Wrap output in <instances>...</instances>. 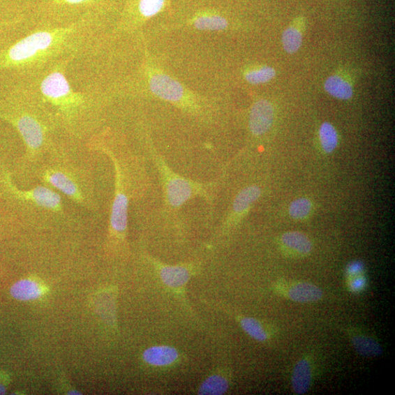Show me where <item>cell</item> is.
I'll return each mask as SVG.
<instances>
[{
    "instance_id": "d6986e66",
    "label": "cell",
    "mask_w": 395,
    "mask_h": 395,
    "mask_svg": "<svg viewBox=\"0 0 395 395\" xmlns=\"http://www.w3.org/2000/svg\"><path fill=\"white\" fill-rule=\"evenodd\" d=\"M276 77V69L267 66L252 67L244 72L245 80L252 85L268 83L274 80Z\"/></svg>"
},
{
    "instance_id": "f1b7e54d",
    "label": "cell",
    "mask_w": 395,
    "mask_h": 395,
    "mask_svg": "<svg viewBox=\"0 0 395 395\" xmlns=\"http://www.w3.org/2000/svg\"><path fill=\"white\" fill-rule=\"evenodd\" d=\"M28 1L30 3V4L34 3L35 1H36V0H28Z\"/></svg>"
},
{
    "instance_id": "7402d4cb",
    "label": "cell",
    "mask_w": 395,
    "mask_h": 395,
    "mask_svg": "<svg viewBox=\"0 0 395 395\" xmlns=\"http://www.w3.org/2000/svg\"><path fill=\"white\" fill-rule=\"evenodd\" d=\"M32 197L38 205L50 209L57 208L61 202L60 197L57 193L43 187L34 189Z\"/></svg>"
},
{
    "instance_id": "52a82bcc",
    "label": "cell",
    "mask_w": 395,
    "mask_h": 395,
    "mask_svg": "<svg viewBox=\"0 0 395 395\" xmlns=\"http://www.w3.org/2000/svg\"><path fill=\"white\" fill-rule=\"evenodd\" d=\"M117 171L116 193L112 208L111 227L114 232L124 234L128 227V198L125 193L119 174L118 165L115 163Z\"/></svg>"
},
{
    "instance_id": "cb8c5ba5",
    "label": "cell",
    "mask_w": 395,
    "mask_h": 395,
    "mask_svg": "<svg viewBox=\"0 0 395 395\" xmlns=\"http://www.w3.org/2000/svg\"><path fill=\"white\" fill-rule=\"evenodd\" d=\"M240 325L248 336L253 339L264 342L267 340V332L260 322L253 318H244L240 321Z\"/></svg>"
},
{
    "instance_id": "6da1fadb",
    "label": "cell",
    "mask_w": 395,
    "mask_h": 395,
    "mask_svg": "<svg viewBox=\"0 0 395 395\" xmlns=\"http://www.w3.org/2000/svg\"><path fill=\"white\" fill-rule=\"evenodd\" d=\"M103 22L32 25V30L0 54V68L31 77L64 61L79 60L97 50Z\"/></svg>"
},
{
    "instance_id": "ffe728a7",
    "label": "cell",
    "mask_w": 395,
    "mask_h": 395,
    "mask_svg": "<svg viewBox=\"0 0 395 395\" xmlns=\"http://www.w3.org/2000/svg\"><path fill=\"white\" fill-rule=\"evenodd\" d=\"M319 140L326 154H330L335 151L338 145V133L333 125L329 121H325L319 128Z\"/></svg>"
},
{
    "instance_id": "5bb4252c",
    "label": "cell",
    "mask_w": 395,
    "mask_h": 395,
    "mask_svg": "<svg viewBox=\"0 0 395 395\" xmlns=\"http://www.w3.org/2000/svg\"><path fill=\"white\" fill-rule=\"evenodd\" d=\"M312 381V371L309 362L303 359L299 360L295 367L292 375V388L297 394L308 392Z\"/></svg>"
},
{
    "instance_id": "8992f818",
    "label": "cell",
    "mask_w": 395,
    "mask_h": 395,
    "mask_svg": "<svg viewBox=\"0 0 395 395\" xmlns=\"http://www.w3.org/2000/svg\"><path fill=\"white\" fill-rule=\"evenodd\" d=\"M274 105L267 99L257 100L252 105L248 126L251 133L260 137L267 133L275 121Z\"/></svg>"
},
{
    "instance_id": "7a4b0ae2",
    "label": "cell",
    "mask_w": 395,
    "mask_h": 395,
    "mask_svg": "<svg viewBox=\"0 0 395 395\" xmlns=\"http://www.w3.org/2000/svg\"><path fill=\"white\" fill-rule=\"evenodd\" d=\"M73 63L70 60L64 61L24 79L22 88L52 118L54 112L63 119L73 120L79 114L96 107L102 100L98 91L78 92L73 89L67 78L68 68Z\"/></svg>"
},
{
    "instance_id": "277c9868",
    "label": "cell",
    "mask_w": 395,
    "mask_h": 395,
    "mask_svg": "<svg viewBox=\"0 0 395 395\" xmlns=\"http://www.w3.org/2000/svg\"><path fill=\"white\" fill-rule=\"evenodd\" d=\"M145 78L150 92L158 98L171 103L191 113H199L201 105L193 94L177 80L147 61Z\"/></svg>"
},
{
    "instance_id": "2e32d148",
    "label": "cell",
    "mask_w": 395,
    "mask_h": 395,
    "mask_svg": "<svg viewBox=\"0 0 395 395\" xmlns=\"http://www.w3.org/2000/svg\"><path fill=\"white\" fill-rule=\"evenodd\" d=\"M160 274L163 282L172 288L184 286L191 276L189 269L184 266H161Z\"/></svg>"
},
{
    "instance_id": "e0dca14e",
    "label": "cell",
    "mask_w": 395,
    "mask_h": 395,
    "mask_svg": "<svg viewBox=\"0 0 395 395\" xmlns=\"http://www.w3.org/2000/svg\"><path fill=\"white\" fill-rule=\"evenodd\" d=\"M281 241L285 247L301 255H307L313 249L311 241L306 234L301 232H286L283 234Z\"/></svg>"
},
{
    "instance_id": "ac0fdd59",
    "label": "cell",
    "mask_w": 395,
    "mask_h": 395,
    "mask_svg": "<svg viewBox=\"0 0 395 395\" xmlns=\"http://www.w3.org/2000/svg\"><path fill=\"white\" fill-rule=\"evenodd\" d=\"M352 342L357 352L363 357H375L382 355L383 348L376 341L366 336H355Z\"/></svg>"
},
{
    "instance_id": "ba28073f",
    "label": "cell",
    "mask_w": 395,
    "mask_h": 395,
    "mask_svg": "<svg viewBox=\"0 0 395 395\" xmlns=\"http://www.w3.org/2000/svg\"><path fill=\"white\" fill-rule=\"evenodd\" d=\"M262 195V190L257 186H251L243 188L234 198L231 215L226 221L225 226L229 227L239 218L244 216L251 207Z\"/></svg>"
},
{
    "instance_id": "d4e9b609",
    "label": "cell",
    "mask_w": 395,
    "mask_h": 395,
    "mask_svg": "<svg viewBox=\"0 0 395 395\" xmlns=\"http://www.w3.org/2000/svg\"><path fill=\"white\" fill-rule=\"evenodd\" d=\"M313 209L312 202L307 198H299L295 200L290 207V215L296 220L306 218Z\"/></svg>"
},
{
    "instance_id": "484cf974",
    "label": "cell",
    "mask_w": 395,
    "mask_h": 395,
    "mask_svg": "<svg viewBox=\"0 0 395 395\" xmlns=\"http://www.w3.org/2000/svg\"><path fill=\"white\" fill-rule=\"evenodd\" d=\"M367 284V280L366 278L362 276H355L349 283V288L352 292L357 293L362 292L364 288H366Z\"/></svg>"
},
{
    "instance_id": "8fae6325",
    "label": "cell",
    "mask_w": 395,
    "mask_h": 395,
    "mask_svg": "<svg viewBox=\"0 0 395 395\" xmlns=\"http://www.w3.org/2000/svg\"><path fill=\"white\" fill-rule=\"evenodd\" d=\"M177 349L171 346L157 345L150 347L144 352L143 359L151 366L163 367L170 366L178 358Z\"/></svg>"
},
{
    "instance_id": "9c48e42d",
    "label": "cell",
    "mask_w": 395,
    "mask_h": 395,
    "mask_svg": "<svg viewBox=\"0 0 395 395\" xmlns=\"http://www.w3.org/2000/svg\"><path fill=\"white\" fill-rule=\"evenodd\" d=\"M324 88L330 96L341 100H350L355 94L352 80L342 73L329 75L325 82Z\"/></svg>"
},
{
    "instance_id": "9a60e30c",
    "label": "cell",
    "mask_w": 395,
    "mask_h": 395,
    "mask_svg": "<svg viewBox=\"0 0 395 395\" xmlns=\"http://www.w3.org/2000/svg\"><path fill=\"white\" fill-rule=\"evenodd\" d=\"M43 292V287L38 282L29 279L18 281L10 288L11 296L20 301L37 299Z\"/></svg>"
},
{
    "instance_id": "4fadbf2b",
    "label": "cell",
    "mask_w": 395,
    "mask_h": 395,
    "mask_svg": "<svg viewBox=\"0 0 395 395\" xmlns=\"http://www.w3.org/2000/svg\"><path fill=\"white\" fill-rule=\"evenodd\" d=\"M192 24L202 31H223L229 27V22L221 15L204 12L196 15L192 20Z\"/></svg>"
},
{
    "instance_id": "83f0119b",
    "label": "cell",
    "mask_w": 395,
    "mask_h": 395,
    "mask_svg": "<svg viewBox=\"0 0 395 395\" xmlns=\"http://www.w3.org/2000/svg\"><path fill=\"white\" fill-rule=\"evenodd\" d=\"M6 387L1 383H0V394H6Z\"/></svg>"
},
{
    "instance_id": "7c38bea8",
    "label": "cell",
    "mask_w": 395,
    "mask_h": 395,
    "mask_svg": "<svg viewBox=\"0 0 395 395\" xmlns=\"http://www.w3.org/2000/svg\"><path fill=\"white\" fill-rule=\"evenodd\" d=\"M287 296L296 302L309 303L320 300L323 297V292L312 283L301 282L288 288Z\"/></svg>"
},
{
    "instance_id": "603a6c76",
    "label": "cell",
    "mask_w": 395,
    "mask_h": 395,
    "mask_svg": "<svg viewBox=\"0 0 395 395\" xmlns=\"http://www.w3.org/2000/svg\"><path fill=\"white\" fill-rule=\"evenodd\" d=\"M48 181L52 186L68 195L74 196L77 193V186L73 180L63 173L54 172L50 174Z\"/></svg>"
},
{
    "instance_id": "30bf717a",
    "label": "cell",
    "mask_w": 395,
    "mask_h": 395,
    "mask_svg": "<svg viewBox=\"0 0 395 395\" xmlns=\"http://www.w3.org/2000/svg\"><path fill=\"white\" fill-rule=\"evenodd\" d=\"M305 27V19L299 17L296 19L290 26L285 28L282 34V43L286 53L293 54L300 50Z\"/></svg>"
},
{
    "instance_id": "3957f363",
    "label": "cell",
    "mask_w": 395,
    "mask_h": 395,
    "mask_svg": "<svg viewBox=\"0 0 395 395\" xmlns=\"http://www.w3.org/2000/svg\"><path fill=\"white\" fill-rule=\"evenodd\" d=\"M110 0H36L30 4L32 25H66L84 21L103 22Z\"/></svg>"
},
{
    "instance_id": "5b68a950",
    "label": "cell",
    "mask_w": 395,
    "mask_h": 395,
    "mask_svg": "<svg viewBox=\"0 0 395 395\" xmlns=\"http://www.w3.org/2000/svg\"><path fill=\"white\" fill-rule=\"evenodd\" d=\"M156 163L170 209H178L197 196L210 199L207 186L176 174L161 156L156 155Z\"/></svg>"
},
{
    "instance_id": "4316f807",
    "label": "cell",
    "mask_w": 395,
    "mask_h": 395,
    "mask_svg": "<svg viewBox=\"0 0 395 395\" xmlns=\"http://www.w3.org/2000/svg\"><path fill=\"white\" fill-rule=\"evenodd\" d=\"M364 269V264L360 262H355L349 264L346 269V273L348 276L355 277L360 274Z\"/></svg>"
},
{
    "instance_id": "44dd1931",
    "label": "cell",
    "mask_w": 395,
    "mask_h": 395,
    "mask_svg": "<svg viewBox=\"0 0 395 395\" xmlns=\"http://www.w3.org/2000/svg\"><path fill=\"white\" fill-rule=\"evenodd\" d=\"M229 389L227 380L218 375H214L205 380L199 390L200 394L220 395Z\"/></svg>"
}]
</instances>
